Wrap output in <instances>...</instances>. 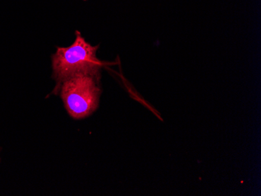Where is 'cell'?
Here are the masks:
<instances>
[{
    "label": "cell",
    "mask_w": 261,
    "mask_h": 196,
    "mask_svg": "<svg viewBox=\"0 0 261 196\" xmlns=\"http://www.w3.org/2000/svg\"><path fill=\"white\" fill-rule=\"evenodd\" d=\"M99 45L92 46L76 32V39L67 48H57L52 55L53 78L55 80L54 94L64 80L79 74L101 75L102 64L96 57Z\"/></svg>",
    "instance_id": "cell-1"
},
{
    "label": "cell",
    "mask_w": 261,
    "mask_h": 196,
    "mask_svg": "<svg viewBox=\"0 0 261 196\" xmlns=\"http://www.w3.org/2000/svg\"><path fill=\"white\" fill-rule=\"evenodd\" d=\"M100 79L97 74H79L61 84L57 94L71 118L84 119L97 109L102 93Z\"/></svg>",
    "instance_id": "cell-2"
},
{
    "label": "cell",
    "mask_w": 261,
    "mask_h": 196,
    "mask_svg": "<svg viewBox=\"0 0 261 196\" xmlns=\"http://www.w3.org/2000/svg\"><path fill=\"white\" fill-rule=\"evenodd\" d=\"M1 152H2V149L0 147V163H1Z\"/></svg>",
    "instance_id": "cell-3"
},
{
    "label": "cell",
    "mask_w": 261,
    "mask_h": 196,
    "mask_svg": "<svg viewBox=\"0 0 261 196\" xmlns=\"http://www.w3.org/2000/svg\"><path fill=\"white\" fill-rule=\"evenodd\" d=\"M85 1H86V0H85Z\"/></svg>",
    "instance_id": "cell-4"
}]
</instances>
